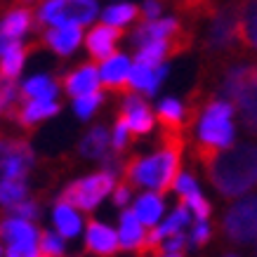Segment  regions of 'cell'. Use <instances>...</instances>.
Here are the masks:
<instances>
[{
    "instance_id": "obj_1",
    "label": "cell",
    "mask_w": 257,
    "mask_h": 257,
    "mask_svg": "<svg viewBox=\"0 0 257 257\" xmlns=\"http://www.w3.org/2000/svg\"><path fill=\"white\" fill-rule=\"evenodd\" d=\"M187 137L175 133H161V149L154 156H133L123 161V182L130 189L135 187H147L156 189L163 196L170 189H175V182L179 177V168H182V151H184Z\"/></svg>"
},
{
    "instance_id": "obj_2",
    "label": "cell",
    "mask_w": 257,
    "mask_h": 257,
    "mask_svg": "<svg viewBox=\"0 0 257 257\" xmlns=\"http://www.w3.org/2000/svg\"><path fill=\"white\" fill-rule=\"evenodd\" d=\"M210 184L224 198H238L257 187V142H241L219 149L215 158L203 165Z\"/></svg>"
},
{
    "instance_id": "obj_3",
    "label": "cell",
    "mask_w": 257,
    "mask_h": 257,
    "mask_svg": "<svg viewBox=\"0 0 257 257\" xmlns=\"http://www.w3.org/2000/svg\"><path fill=\"white\" fill-rule=\"evenodd\" d=\"M231 116H234L231 101L210 97L205 101V106H203L201 118H198V142L212 144L217 149L231 147V142H234Z\"/></svg>"
},
{
    "instance_id": "obj_4",
    "label": "cell",
    "mask_w": 257,
    "mask_h": 257,
    "mask_svg": "<svg viewBox=\"0 0 257 257\" xmlns=\"http://www.w3.org/2000/svg\"><path fill=\"white\" fill-rule=\"evenodd\" d=\"M97 17V0H47L38 10L36 26H85Z\"/></svg>"
},
{
    "instance_id": "obj_5",
    "label": "cell",
    "mask_w": 257,
    "mask_h": 257,
    "mask_svg": "<svg viewBox=\"0 0 257 257\" xmlns=\"http://www.w3.org/2000/svg\"><path fill=\"white\" fill-rule=\"evenodd\" d=\"M113 179H116V175H111V172H106V170L97 172V175H90V177L76 179L73 184H69V187L62 191L59 201L90 212L111 194Z\"/></svg>"
},
{
    "instance_id": "obj_6",
    "label": "cell",
    "mask_w": 257,
    "mask_h": 257,
    "mask_svg": "<svg viewBox=\"0 0 257 257\" xmlns=\"http://www.w3.org/2000/svg\"><path fill=\"white\" fill-rule=\"evenodd\" d=\"M222 231L231 243L257 241V194L236 201L224 215Z\"/></svg>"
},
{
    "instance_id": "obj_7",
    "label": "cell",
    "mask_w": 257,
    "mask_h": 257,
    "mask_svg": "<svg viewBox=\"0 0 257 257\" xmlns=\"http://www.w3.org/2000/svg\"><path fill=\"white\" fill-rule=\"evenodd\" d=\"M33 163H36V156L26 140H0V179H26Z\"/></svg>"
},
{
    "instance_id": "obj_8",
    "label": "cell",
    "mask_w": 257,
    "mask_h": 257,
    "mask_svg": "<svg viewBox=\"0 0 257 257\" xmlns=\"http://www.w3.org/2000/svg\"><path fill=\"white\" fill-rule=\"evenodd\" d=\"M99 80L109 92L130 94L133 92V87H130V59L125 55H116V52L111 57H106L101 62Z\"/></svg>"
},
{
    "instance_id": "obj_9",
    "label": "cell",
    "mask_w": 257,
    "mask_h": 257,
    "mask_svg": "<svg viewBox=\"0 0 257 257\" xmlns=\"http://www.w3.org/2000/svg\"><path fill=\"white\" fill-rule=\"evenodd\" d=\"M125 33L120 26H113V24H99V26H94L92 31L87 33L85 38V47L90 57H92V62H104L106 57L113 55V50H116V43L123 38Z\"/></svg>"
},
{
    "instance_id": "obj_10",
    "label": "cell",
    "mask_w": 257,
    "mask_h": 257,
    "mask_svg": "<svg viewBox=\"0 0 257 257\" xmlns=\"http://www.w3.org/2000/svg\"><path fill=\"white\" fill-rule=\"evenodd\" d=\"M238 45L257 59V0H238Z\"/></svg>"
},
{
    "instance_id": "obj_11",
    "label": "cell",
    "mask_w": 257,
    "mask_h": 257,
    "mask_svg": "<svg viewBox=\"0 0 257 257\" xmlns=\"http://www.w3.org/2000/svg\"><path fill=\"white\" fill-rule=\"evenodd\" d=\"M85 248L87 252H92L97 257H113L118 252V248H120V241H118L116 231L111 226L90 219L85 234Z\"/></svg>"
},
{
    "instance_id": "obj_12",
    "label": "cell",
    "mask_w": 257,
    "mask_h": 257,
    "mask_svg": "<svg viewBox=\"0 0 257 257\" xmlns=\"http://www.w3.org/2000/svg\"><path fill=\"white\" fill-rule=\"evenodd\" d=\"M120 113L125 116L127 125H130V133L133 135H147L151 133L154 127V116H151V109L149 104L142 99L140 94H125V101H123V109Z\"/></svg>"
},
{
    "instance_id": "obj_13",
    "label": "cell",
    "mask_w": 257,
    "mask_h": 257,
    "mask_svg": "<svg viewBox=\"0 0 257 257\" xmlns=\"http://www.w3.org/2000/svg\"><path fill=\"white\" fill-rule=\"evenodd\" d=\"M99 71H97V66H94V62L90 64H83V66H78L76 71H71V73H66L62 78V85L64 90L73 97H80V94H90L94 92V90H99Z\"/></svg>"
},
{
    "instance_id": "obj_14",
    "label": "cell",
    "mask_w": 257,
    "mask_h": 257,
    "mask_svg": "<svg viewBox=\"0 0 257 257\" xmlns=\"http://www.w3.org/2000/svg\"><path fill=\"white\" fill-rule=\"evenodd\" d=\"M80 40H83L80 26L71 24V26H55V29H50L47 33H43L40 45H47L50 50H55L57 55L66 57L80 45Z\"/></svg>"
},
{
    "instance_id": "obj_15",
    "label": "cell",
    "mask_w": 257,
    "mask_h": 257,
    "mask_svg": "<svg viewBox=\"0 0 257 257\" xmlns=\"http://www.w3.org/2000/svg\"><path fill=\"white\" fill-rule=\"evenodd\" d=\"M0 238L8 245H36L38 231L24 217H5L0 219Z\"/></svg>"
},
{
    "instance_id": "obj_16",
    "label": "cell",
    "mask_w": 257,
    "mask_h": 257,
    "mask_svg": "<svg viewBox=\"0 0 257 257\" xmlns=\"http://www.w3.org/2000/svg\"><path fill=\"white\" fill-rule=\"evenodd\" d=\"M165 76H168V66L165 64H158V66L135 64L130 69V87H133V92H147L151 97L158 90V85L163 83Z\"/></svg>"
},
{
    "instance_id": "obj_17",
    "label": "cell",
    "mask_w": 257,
    "mask_h": 257,
    "mask_svg": "<svg viewBox=\"0 0 257 257\" xmlns=\"http://www.w3.org/2000/svg\"><path fill=\"white\" fill-rule=\"evenodd\" d=\"M40 43H31V45H22L19 40H10L5 50H3V55H0V76H5V78H15L22 73L24 69V62H26V55L31 52V50H38Z\"/></svg>"
},
{
    "instance_id": "obj_18",
    "label": "cell",
    "mask_w": 257,
    "mask_h": 257,
    "mask_svg": "<svg viewBox=\"0 0 257 257\" xmlns=\"http://www.w3.org/2000/svg\"><path fill=\"white\" fill-rule=\"evenodd\" d=\"M187 109L179 99H165L158 106V123H161V133H175V135H184L189 137L187 123H184Z\"/></svg>"
},
{
    "instance_id": "obj_19",
    "label": "cell",
    "mask_w": 257,
    "mask_h": 257,
    "mask_svg": "<svg viewBox=\"0 0 257 257\" xmlns=\"http://www.w3.org/2000/svg\"><path fill=\"white\" fill-rule=\"evenodd\" d=\"M36 19H33V12L29 8H15L10 10L8 15L3 17V22H0V31L8 40H19L24 33L31 29Z\"/></svg>"
},
{
    "instance_id": "obj_20",
    "label": "cell",
    "mask_w": 257,
    "mask_h": 257,
    "mask_svg": "<svg viewBox=\"0 0 257 257\" xmlns=\"http://www.w3.org/2000/svg\"><path fill=\"white\" fill-rule=\"evenodd\" d=\"M144 229H142L140 219L135 215V210H123L120 212V231H118V241L123 250H137L144 241Z\"/></svg>"
},
{
    "instance_id": "obj_21",
    "label": "cell",
    "mask_w": 257,
    "mask_h": 257,
    "mask_svg": "<svg viewBox=\"0 0 257 257\" xmlns=\"http://www.w3.org/2000/svg\"><path fill=\"white\" fill-rule=\"evenodd\" d=\"M109 144H111V137L106 133V127L97 125V127H92L80 140L78 151H80V156H85V158H104L109 154Z\"/></svg>"
},
{
    "instance_id": "obj_22",
    "label": "cell",
    "mask_w": 257,
    "mask_h": 257,
    "mask_svg": "<svg viewBox=\"0 0 257 257\" xmlns=\"http://www.w3.org/2000/svg\"><path fill=\"white\" fill-rule=\"evenodd\" d=\"M133 210H135V215H137V219H140L142 224L154 226L158 222V217H161V212H163V196L161 194L140 196Z\"/></svg>"
},
{
    "instance_id": "obj_23",
    "label": "cell",
    "mask_w": 257,
    "mask_h": 257,
    "mask_svg": "<svg viewBox=\"0 0 257 257\" xmlns=\"http://www.w3.org/2000/svg\"><path fill=\"white\" fill-rule=\"evenodd\" d=\"M55 224L64 238H73V236L80 234L78 212L73 210V205H69V203H64V201H59L55 208Z\"/></svg>"
},
{
    "instance_id": "obj_24",
    "label": "cell",
    "mask_w": 257,
    "mask_h": 257,
    "mask_svg": "<svg viewBox=\"0 0 257 257\" xmlns=\"http://www.w3.org/2000/svg\"><path fill=\"white\" fill-rule=\"evenodd\" d=\"M57 94V83L47 76H36V78L26 80L22 87V99H52Z\"/></svg>"
},
{
    "instance_id": "obj_25",
    "label": "cell",
    "mask_w": 257,
    "mask_h": 257,
    "mask_svg": "<svg viewBox=\"0 0 257 257\" xmlns=\"http://www.w3.org/2000/svg\"><path fill=\"white\" fill-rule=\"evenodd\" d=\"M29 196L26 189V179H17V177H3L0 179V205L12 208L17 203H22Z\"/></svg>"
},
{
    "instance_id": "obj_26",
    "label": "cell",
    "mask_w": 257,
    "mask_h": 257,
    "mask_svg": "<svg viewBox=\"0 0 257 257\" xmlns=\"http://www.w3.org/2000/svg\"><path fill=\"white\" fill-rule=\"evenodd\" d=\"M140 17V8L137 5H127V3H123V5H111L109 10H104V22L106 24H113V26H127L130 22H135Z\"/></svg>"
},
{
    "instance_id": "obj_27",
    "label": "cell",
    "mask_w": 257,
    "mask_h": 257,
    "mask_svg": "<svg viewBox=\"0 0 257 257\" xmlns=\"http://www.w3.org/2000/svg\"><path fill=\"white\" fill-rule=\"evenodd\" d=\"M101 101H104V94H101L99 90H94V92H90V94H80V97H76V101H73V109H76L78 118L87 120L94 111L99 109Z\"/></svg>"
},
{
    "instance_id": "obj_28",
    "label": "cell",
    "mask_w": 257,
    "mask_h": 257,
    "mask_svg": "<svg viewBox=\"0 0 257 257\" xmlns=\"http://www.w3.org/2000/svg\"><path fill=\"white\" fill-rule=\"evenodd\" d=\"M17 99H19V94H17V80L0 76V116H5Z\"/></svg>"
},
{
    "instance_id": "obj_29",
    "label": "cell",
    "mask_w": 257,
    "mask_h": 257,
    "mask_svg": "<svg viewBox=\"0 0 257 257\" xmlns=\"http://www.w3.org/2000/svg\"><path fill=\"white\" fill-rule=\"evenodd\" d=\"M40 250L50 257H64V241L59 236H55L52 231H40Z\"/></svg>"
},
{
    "instance_id": "obj_30",
    "label": "cell",
    "mask_w": 257,
    "mask_h": 257,
    "mask_svg": "<svg viewBox=\"0 0 257 257\" xmlns=\"http://www.w3.org/2000/svg\"><path fill=\"white\" fill-rule=\"evenodd\" d=\"M182 203H187V208H191L196 215V219H208V215H210V203L205 201L201 196V191H194V194L184 196V198H179Z\"/></svg>"
},
{
    "instance_id": "obj_31",
    "label": "cell",
    "mask_w": 257,
    "mask_h": 257,
    "mask_svg": "<svg viewBox=\"0 0 257 257\" xmlns=\"http://www.w3.org/2000/svg\"><path fill=\"white\" fill-rule=\"evenodd\" d=\"M127 137H130V125H127L123 113H118L116 127H113V151H120V154H123L125 147H127Z\"/></svg>"
},
{
    "instance_id": "obj_32",
    "label": "cell",
    "mask_w": 257,
    "mask_h": 257,
    "mask_svg": "<svg viewBox=\"0 0 257 257\" xmlns=\"http://www.w3.org/2000/svg\"><path fill=\"white\" fill-rule=\"evenodd\" d=\"M8 210L12 212L15 217H24V219H29V222H31V219L38 217L40 208H38V203L36 201H26V198H24L22 203H17V205H12V208H8Z\"/></svg>"
},
{
    "instance_id": "obj_33",
    "label": "cell",
    "mask_w": 257,
    "mask_h": 257,
    "mask_svg": "<svg viewBox=\"0 0 257 257\" xmlns=\"http://www.w3.org/2000/svg\"><path fill=\"white\" fill-rule=\"evenodd\" d=\"M163 5H165V0H147V3L142 5V10H140V17L144 19V22L158 19L161 12H163Z\"/></svg>"
},
{
    "instance_id": "obj_34",
    "label": "cell",
    "mask_w": 257,
    "mask_h": 257,
    "mask_svg": "<svg viewBox=\"0 0 257 257\" xmlns=\"http://www.w3.org/2000/svg\"><path fill=\"white\" fill-rule=\"evenodd\" d=\"M210 224L205 222V219H198L194 224V231H191V241H194V245H205V243L210 241Z\"/></svg>"
},
{
    "instance_id": "obj_35",
    "label": "cell",
    "mask_w": 257,
    "mask_h": 257,
    "mask_svg": "<svg viewBox=\"0 0 257 257\" xmlns=\"http://www.w3.org/2000/svg\"><path fill=\"white\" fill-rule=\"evenodd\" d=\"M184 248H187V236L182 231L163 238V252H182Z\"/></svg>"
},
{
    "instance_id": "obj_36",
    "label": "cell",
    "mask_w": 257,
    "mask_h": 257,
    "mask_svg": "<svg viewBox=\"0 0 257 257\" xmlns=\"http://www.w3.org/2000/svg\"><path fill=\"white\" fill-rule=\"evenodd\" d=\"M5 257H38L36 245H8Z\"/></svg>"
},
{
    "instance_id": "obj_37",
    "label": "cell",
    "mask_w": 257,
    "mask_h": 257,
    "mask_svg": "<svg viewBox=\"0 0 257 257\" xmlns=\"http://www.w3.org/2000/svg\"><path fill=\"white\" fill-rule=\"evenodd\" d=\"M130 194H133V189L127 187L125 182H120V184H118V187H116V191H113V203L123 208L125 203L130 201Z\"/></svg>"
},
{
    "instance_id": "obj_38",
    "label": "cell",
    "mask_w": 257,
    "mask_h": 257,
    "mask_svg": "<svg viewBox=\"0 0 257 257\" xmlns=\"http://www.w3.org/2000/svg\"><path fill=\"white\" fill-rule=\"evenodd\" d=\"M8 43H10V40L3 36V31H0V55H3V50H5V45H8Z\"/></svg>"
},
{
    "instance_id": "obj_39",
    "label": "cell",
    "mask_w": 257,
    "mask_h": 257,
    "mask_svg": "<svg viewBox=\"0 0 257 257\" xmlns=\"http://www.w3.org/2000/svg\"><path fill=\"white\" fill-rule=\"evenodd\" d=\"M15 3H22V5H33V3H40V0H15Z\"/></svg>"
},
{
    "instance_id": "obj_40",
    "label": "cell",
    "mask_w": 257,
    "mask_h": 257,
    "mask_svg": "<svg viewBox=\"0 0 257 257\" xmlns=\"http://www.w3.org/2000/svg\"><path fill=\"white\" fill-rule=\"evenodd\" d=\"M163 257H182V252H165Z\"/></svg>"
},
{
    "instance_id": "obj_41",
    "label": "cell",
    "mask_w": 257,
    "mask_h": 257,
    "mask_svg": "<svg viewBox=\"0 0 257 257\" xmlns=\"http://www.w3.org/2000/svg\"><path fill=\"white\" fill-rule=\"evenodd\" d=\"M40 257H50V255H45V252H43V255H40Z\"/></svg>"
},
{
    "instance_id": "obj_42",
    "label": "cell",
    "mask_w": 257,
    "mask_h": 257,
    "mask_svg": "<svg viewBox=\"0 0 257 257\" xmlns=\"http://www.w3.org/2000/svg\"><path fill=\"white\" fill-rule=\"evenodd\" d=\"M226 257H234V255H226Z\"/></svg>"
}]
</instances>
